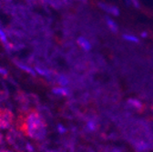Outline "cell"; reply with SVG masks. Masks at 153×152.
<instances>
[{
    "label": "cell",
    "mask_w": 153,
    "mask_h": 152,
    "mask_svg": "<svg viewBox=\"0 0 153 152\" xmlns=\"http://www.w3.org/2000/svg\"><path fill=\"white\" fill-rule=\"evenodd\" d=\"M105 22H106V25L108 27L110 32H112L113 34H117L119 32L118 24L116 23V21H115L114 19H112L109 16H105Z\"/></svg>",
    "instance_id": "5b68a950"
},
{
    "label": "cell",
    "mask_w": 153,
    "mask_h": 152,
    "mask_svg": "<svg viewBox=\"0 0 153 152\" xmlns=\"http://www.w3.org/2000/svg\"><path fill=\"white\" fill-rule=\"evenodd\" d=\"M87 128L89 131H95V129L97 128V123L94 120H88L87 123Z\"/></svg>",
    "instance_id": "4fadbf2b"
},
{
    "label": "cell",
    "mask_w": 153,
    "mask_h": 152,
    "mask_svg": "<svg viewBox=\"0 0 153 152\" xmlns=\"http://www.w3.org/2000/svg\"><path fill=\"white\" fill-rule=\"evenodd\" d=\"M125 1H126V5L127 6H131V2H130V0H125Z\"/></svg>",
    "instance_id": "44dd1931"
},
{
    "label": "cell",
    "mask_w": 153,
    "mask_h": 152,
    "mask_svg": "<svg viewBox=\"0 0 153 152\" xmlns=\"http://www.w3.org/2000/svg\"><path fill=\"white\" fill-rule=\"evenodd\" d=\"M0 41H1L4 45L7 44V33L2 28L1 26H0Z\"/></svg>",
    "instance_id": "7c38bea8"
},
{
    "label": "cell",
    "mask_w": 153,
    "mask_h": 152,
    "mask_svg": "<svg viewBox=\"0 0 153 152\" xmlns=\"http://www.w3.org/2000/svg\"><path fill=\"white\" fill-rule=\"evenodd\" d=\"M57 130L59 131V133H61V134H63V133H65L67 131V128L62 126L61 124H59V126H57Z\"/></svg>",
    "instance_id": "2e32d148"
},
{
    "label": "cell",
    "mask_w": 153,
    "mask_h": 152,
    "mask_svg": "<svg viewBox=\"0 0 153 152\" xmlns=\"http://www.w3.org/2000/svg\"><path fill=\"white\" fill-rule=\"evenodd\" d=\"M148 36H149V33L147 31H141L140 34V36L141 37V39H147Z\"/></svg>",
    "instance_id": "ac0fdd59"
},
{
    "label": "cell",
    "mask_w": 153,
    "mask_h": 152,
    "mask_svg": "<svg viewBox=\"0 0 153 152\" xmlns=\"http://www.w3.org/2000/svg\"><path fill=\"white\" fill-rule=\"evenodd\" d=\"M19 128L27 137L34 140H43L48 134L45 119L37 110L26 112L19 121Z\"/></svg>",
    "instance_id": "6da1fadb"
},
{
    "label": "cell",
    "mask_w": 153,
    "mask_h": 152,
    "mask_svg": "<svg viewBox=\"0 0 153 152\" xmlns=\"http://www.w3.org/2000/svg\"><path fill=\"white\" fill-rule=\"evenodd\" d=\"M79 1H80V2H82V3H87L88 2V0H79Z\"/></svg>",
    "instance_id": "603a6c76"
},
{
    "label": "cell",
    "mask_w": 153,
    "mask_h": 152,
    "mask_svg": "<svg viewBox=\"0 0 153 152\" xmlns=\"http://www.w3.org/2000/svg\"><path fill=\"white\" fill-rule=\"evenodd\" d=\"M0 152H11L10 150L7 149H3V148H0Z\"/></svg>",
    "instance_id": "7402d4cb"
},
{
    "label": "cell",
    "mask_w": 153,
    "mask_h": 152,
    "mask_svg": "<svg viewBox=\"0 0 153 152\" xmlns=\"http://www.w3.org/2000/svg\"><path fill=\"white\" fill-rule=\"evenodd\" d=\"M35 70L36 71L37 74H39L41 76H44L46 78H51L52 77V71H50L49 69H48L47 67H40V66H36L35 67Z\"/></svg>",
    "instance_id": "9c48e42d"
},
{
    "label": "cell",
    "mask_w": 153,
    "mask_h": 152,
    "mask_svg": "<svg viewBox=\"0 0 153 152\" xmlns=\"http://www.w3.org/2000/svg\"><path fill=\"white\" fill-rule=\"evenodd\" d=\"M14 62H15V64L17 66V67H19L20 69L26 71L27 73H28V74H30V75H32V76H36L35 70H34L32 67H30L29 66H27V64H25V63H23V62H21V61H18V60H15Z\"/></svg>",
    "instance_id": "52a82bcc"
},
{
    "label": "cell",
    "mask_w": 153,
    "mask_h": 152,
    "mask_svg": "<svg viewBox=\"0 0 153 152\" xmlns=\"http://www.w3.org/2000/svg\"><path fill=\"white\" fill-rule=\"evenodd\" d=\"M4 144V139H3V135L0 133V145H3Z\"/></svg>",
    "instance_id": "ffe728a7"
},
{
    "label": "cell",
    "mask_w": 153,
    "mask_h": 152,
    "mask_svg": "<svg viewBox=\"0 0 153 152\" xmlns=\"http://www.w3.org/2000/svg\"><path fill=\"white\" fill-rule=\"evenodd\" d=\"M52 92L55 95H57V96H63V97H68L70 95V90L68 89V87H56L52 89Z\"/></svg>",
    "instance_id": "8992f818"
},
{
    "label": "cell",
    "mask_w": 153,
    "mask_h": 152,
    "mask_svg": "<svg viewBox=\"0 0 153 152\" xmlns=\"http://www.w3.org/2000/svg\"><path fill=\"white\" fill-rule=\"evenodd\" d=\"M14 121V114L10 109L0 110V129H8Z\"/></svg>",
    "instance_id": "7a4b0ae2"
},
{
    "label": "cell",
    "mask_w": 153,
    "mask_h": 152,
    "mask_svg": "<svg viewBox=\"0 0 153 152\" xmlns=\"http://www.w3.org/2000/svg\"><path fill=\"white\" fill-rule=\"evenodd\" d=\"M136 148H137L139 150L142 151V150H145V149L148 148V145H147L145 142H143V141H139V142L137 143V145H136Z\"/></svg>",
    "instance_id": "5bb4252c"
},
{
    "label": "cell",
    "mask_w": 153,
    "mask_h": 152,
    "mask_svg": "<svg viewBox=\"0 0 153 152\" xmlns=\"http://www.w3.org/2000/svg\"><path fill=\"white\" fill-rule=\"evenodd\" d=\"M128 104L138 110H141L143 108V104L137 99H129L128 100Z\"/></svg>",
    "instance_id": "8fae6325"
},
{
    "label": "cell",
    "mask_w": 153,
    "mask_h": 152,
    "mask_svg": "<svg viewBox=\"0 0 153 152\" xmlns=\"http://www.w3.org/2000/svg\"><path fill=\"white\" fill-rule=\"evenodd\" d=\"M152 108H153V107H152Z\"/></svg>",
    "instance_id": "cb8c5ba5"
},
{
    "label": "cell",
    "mask_w": 153,
    "mask_h": 152,
    "mask_svg": "<svg viewBox=\"0 0 153 152\" xmlns=\"http://www.w3.org/2000/svg\"><path fill=\"white\" fill-rule=\"evenodd\" d=\"M76 44L79 45V47H80V48H82L86 52H88L92 49V44L85 36H79L78 39H76Z\"/></svg>",
    "instance_id": "277c9868"
},
{
    "label": "cell",
    "mask_w": 153,
    "mask_h": 152,
    "mask_svg": "<svg viewBox=\"0 0 153 152\" xmlns=\"http://www.w3.org/2000/svg\"><path fill=\"white\" fill-rule=\"evenodd\" d=\"M56 81L59 83L61 87H66L69 84V79L64 74H59L56 76Z\"/></svg>",
    "instance_id": "30bf717a"
},
{
    "label": "cell",
    "mask_w": 153,
    "mask_h": 152,
    "mask_svg": "<svg viewBox=\"0 0 153 152\" xmlns=\"http://www.w3.org/2000/svg\"><path fill=\"white\" fill-rule=\"evenodd\" d=\"M122 39L128 42H130V43H134V44H139L140 42V37L133 35V34H128V33H125L122 35Z\"/></svg>",
    "instance_id": "ba28073f"
},
{
    "label": "cell",
    "mask_w": 153,
    "mask_h": 152,
    "mask_svg": "<svg viewBox=\"0 0 153 152\" xmlns=\"http://www.w3.org/2000/svg\"><path fill=\"white\" fill-rule=\"evenodd\" d=\"M98 6L100 9H102L104 12H106L108 15H111L113 16H119L120 15V10L117 6L110 5L105 2H99Z\"/></svg>",
    "instance_id": "3957f363"
},
{
    "label": "cell",
    "mask_w": 153,
    "mask_h": 152,
    "mask_svg": "<svg viewBox=\"0 0 153 152\" xmlns=\"http://www.w3.org/2000/svg\"><path fill=\"white\" fill-rule=\"evenodd\" d=\"M26 148L28 152H34V148L30 143H26Z\"/></svg>",
    "instance_id": "e0dca14e"
},
{
    "label": "cell",
    "mask_w": 153,
    "mask_h": 152,
    "mask_svg": "<svg viewBox=\"0 0 153 152\" xmlns=\"http://www.w3.org/2000/svg\"><path fill=\"white\" fill-rule=\"evenodd\" d=\"M130 2H131V5L137 8V9H140V0H130Z\"/></svg>",
    "instance_id": "9a60e30c"
},
{
    "label": "cell",
    "mask_w": 153,
    "mask_h": 152,
    "mask_svg": "<svg viewBox=\"0 0 153 152\" xmlns=\"http://www.w3.org/2000/svg\"><path fill=\"white\" fill-rule=\"evenodd\" d=\"M0 74L3 75V76H7V70L5 69L4 67H0Z\"/></svg>",
    "instance_id": "d6986e66"
}]
</instances>
